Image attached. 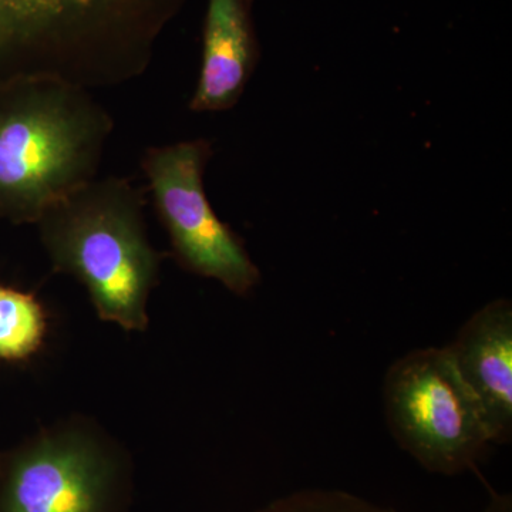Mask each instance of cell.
I'll list each match as a JSON object with an SVG mask.
<instances>
[{"label": "cell", "mask_w": 512, "mask_h": 512, "mask_svg": "<svg viewBox=\"0 0 512 512\" xmlns=\"http://www.w3.org/2000/svg\"><path fill=\"white\" fill-rule=\"evenodd\" d=\"M383 406L393 439L430 473L477 470L493 444L480 404L446 348L412 350L392 363Z\"/></svg>", "instance_id": "obj_5"}, {"label": "cell", "mask_w": 512, "mask_h": 512, "mask_svg": "<svg viewBox=\"0 0 512 512\" xmlns=\"http://www.w3.org/2000/svg\"><path fill=\"white\" fill-rule=\"evenodd\" d=\"M476 397L493 444L512 439V303L500 298L478 309L444 346Z\"/></svg>", "instance_id": "obj_7"}, {"label": "cell", "mask_w": 512, "mask_h": 512, "mask_svg": "<svg viewBox=\"0 0 512 512\" xmlns=\"http://www.w3.org/2000/svg\"><path fill=\"white\" fill-rule=\"evenodd\" d=\"M49 316L32 292L0 284V362H29L45 346Z\"/></svg>", "instance_id": "obj_9"}, {"label": "cell", "mask_w": 512, "mask_h": 512, "mask_svg": "<svg viewBox=\"0 0 512 512\" xmlns=\"http://www.w3.org/2000/svg\"><path fill=\"white\" fill-rule=\"evenodd\" d=\"M133 473L119 441L72 416L0 456V512H131Z\"/></svg>", "instance_id": "obj_4"}, {"label": "cell", "mask_w": 512, "mask_h": 512, "mask_svg": "<svg viewBox=\"0 0 512 512\" xmlns=\"http://www.w3.org/2000/svg\"><path fill=\"white\" fill-rule=\"evenodd\" d=\"M212 154L210 140L195 138L148 148L141 168L178 265L245 298L261 284V269L208 200L204 174Z\"/></svg>", "instance_id": "obj_6"}, {"label": "cell", "mask_w": 512, "mask_h": 512, "mask_svg": "<svg viewBox=\"0 0 512 512\" xmlns=\"http://www.w3.org/2000/svg\"><path fill=\"white\" fill-rule=\"evenodd\" d=\"M483 512H512V495L490 488V498Z\"/></svg>", "instance_id": "obj_11"}, {"label": "cell", "mask_w": 512, "mask_h": 512, "mask_svg": "<svg viewBox=\"0 0 512 512\" xmlns=\"http://www.w3.org/2000/svg\"><path fill=\"white\" fill-rule=\"evenodd\" d=\"M258 60L252 0H208L201 72L190 110L221 113L237 106Z\"/></svg>", "instance_id": "obj_8"}, {"label": "cell", "mask_w": 512, "mask_h": 512, "mask_svg": "<svg viewBox=\"0 0 512 512\" xmlns=\"http://www.w3.org/2000/svg\"><path fill=\"white\" fill-rule=\"evenodd\" d=\"M113 128L92 90L52 77L0 80V220L36 224L96 180Z\"/></svg>", "instance_id": "obj_1"}, {"label": "cell", "mask_w": 512, "mask_h": 512, "mask_svg": "<svg viewBox=\"0 0 512 512\" xmlns=\"http://www.w3.org/2000/svg\"><path fill=\"white\" fill-rule=\"evenodd\" d=\"M170 18L153 0H2L0 62L94 82L136 56Z\"/></svg>", "instance_id": "obj_3"}, {"label": "cell", "mask_w": 512, "mask_h": 512, "mask_svg": "<svg viewBox=\"0 0 512 512\" xmlns=\"http://www.w3.org/2000/svg\"><path fill=\"white\" fill-rule=\"evenodd\" d=\"M146 194L127 178H96L36 222L53 271L89 292L97 316L127 332L148 328L165 256L147 235Z\"/></svg>", "instance_id": "obj_2"}, {"label": "cell", "mask_w": 512, "mask_h": 512, "mask_svg": "<svg viewBox=\"0 0 512 512\" xmlns=\"http://www.w3.org/2000/svg\"><path fill=\"white\" fill-rule=\"evenodd\" d=\"M256 512H399L342 490H299Z\"/></svg>", "instance_id": "obj_10"}]
</instances>
